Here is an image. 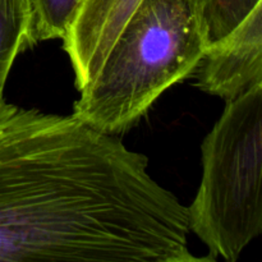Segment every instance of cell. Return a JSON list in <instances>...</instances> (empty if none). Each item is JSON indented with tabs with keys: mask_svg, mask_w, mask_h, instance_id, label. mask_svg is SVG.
I'll list each match as a JSON object with an SVG mask.
<instances>
[{
	"mask_svg": "<svg viewBox=\"0 0 262 262\" xmlns=\"http://www.w3.org/2000/svg\"><path fill=\"white\" fill-rule=\"evenodd\" d=\"M209 46L197 0H141L79 90L73 114L107 135L127 133L166 90L197 71Z\"/></svg>",
	"mask_w": 262,
	"mask_h": 262,
	"instance_id": "1",
	"label": "cell"
},
{
	"mask_svg": "<svg viewBox=\"0 0 262 262\" xmlns=\"http://www.w3.org/2000/svg\"><path fill=\"white\" fill-rule=\"evenodd\" d=\"M202 178L187 206L209 260L239 258L262 233V84L232 101L201 145Z\"/></svg>",
	"mask_w": 262,
	"mask_h": 262,
	"instance_id": "2",
	"label": "cell"
},
{
	"mask_svg": "<svg viewBox=\"0 0 262 262\" xmlns=\"http://www.w3.org/2000/svg\"><path fill=\"white\" fill-rule=\"evenodd\" d=\"M197 71L200 90L225 102L262 84V4L207 48Z\"/></svg>",
	"mask_w": 262,
	"mask_h": 262,
	"instance_id": "3",
	"label": "cell"
},
{
	"mask_svg": "<svg viewBox=\"0 0 262 262\" xmlns=\"http://www.w3.org/2000/svg\"><path fill=\"white\" fill-rule=\"evenodd\" d=\"M141 0H81L63 38L77 90L89 83Z\"/></svg>",
	"mask_w": 262,
	"mask_h": 262,
	"instance_id": "4",
	"label": "cell"
},
{
	"mask_svg": "<svg viewBox=\"0 0 262 262\" xmlns=\"http://www.w3.org/2000/svg\"><path fill=\"white\" fill-rule=\"evenodd\" d=\"M32 15L31 0H0V94L17 56L35 46Z\"/></svg>",
	"mask_w": 262,
	"mask_h": 262,
	"instance_id": "5",
	"label": "cell"
},
{
	"mask_svg": "<svg viewBox=\"0 0 262 262\" xmlns=\"http://www.w3.org/2000/svg\"><path fill=\"white\" fill-rule=\"evenodd\" d=\"M32 40L35 45L50 40H63L81 0H31Z\"/></svg>",
	"mask_w": 262,
	"mask_h": 262,
	"instance_id": "6",
	"label": "cell"
},
{
	"mask_svg": "<svg viewBox=\"0 0 262 262\" xmlns=\"http://www.w3.org/2000/svg\"><path fill=\"white\" fill-rule=\"evenodd\" d=\"M211 45L232 32L262 0H197Z\"/></svg>",
	"mask_w": 262,
	"mask_h": 262,
	"instance_id": "7",
	"label": "cell"
}]
</instances>
